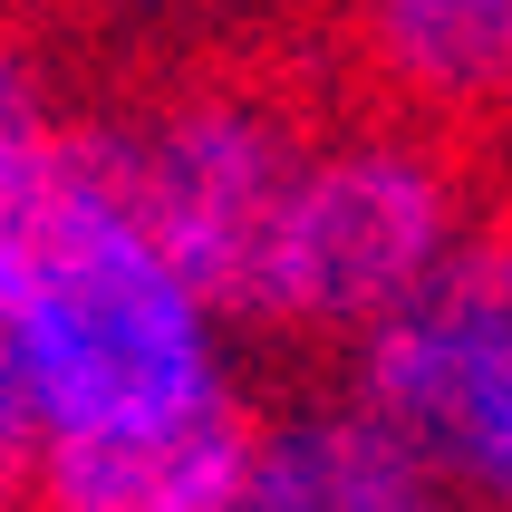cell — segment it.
Returning <instances> with one entry per match:
<instances>
[{"mask_svg": "<svg viewBox=\"0 0 512 512\" xmlns=\"http://www.w3.org/2000/svg\"><path fill=\"white\" fill-rule=\"evenodd\" d=\"M58 155H68L58 87H49V68H39V49L0 20V232L29 223V203L49 194Z\"/></svg>", "mask_w": 512, "mask_h": 512, "instance_id": "cell-8", "label": "cell"}, {"mask_svg": "<svg viewBox=\"0 0 512 512\" xmlns=\"http://www.w3.org/2000/svg\"><path fill=\"white\" fill-rule=\"evenodd\" d=\"M29 503V435L0 426V512H20Z\"/></svg>", "mask_w": 512, "mask_h": 512, "instance_id": "cell-10", "label": "cell"}, {"mask_svg": "<svg viewBox=\"0 0 512 512\" xmlns=\"http://www.w3.org/2000/svg\"><path fill=\"white\" fill-rule=\"evenodd\" d=\"M0 20H10V0H0Z\"/></svg>", "mask_w": 512, "mask_h": 512, "instance_id": "cell-11", "label": "cell"}, {"mask_svg": "<svg viewBox=\"0 0 512 512\" xmlns=\"http://www.w3.org/2000/svg\"><path fill=\"white\" fill-rule=\"evenodd\" d=\"M232 512H464L426 464H406L348 397H300L252 426Z\"/></svg>", "mask_w": 512, "mask_h": 512, "instance_id": "cell-6", "label": "cell"}, {"mask_svg": "<svg viewBox=\"0 0 512 512\" xmlns=\"http://www.w3.org/2000/svg\"><path fill=\"white\" fill-rule=\"evenodd\" d=\"M252 406L174 435H97V445H29L20 512H232L252 464Z\"/></svg>", "mask_w": 512, "mask_h": 512, "instance_id": "cell-7", "label": "cell"}, {"mask_svg": "<svg viewBox=\"0 0 512 512\" xmlns=\"http://www.w3.org/2000/svg\"><path fill=\"white\" fill-rule=\"evenodd\" d=\"M339 58L426 136H503L512 126V0H339Z\"/></svg>", "mask_w": 512, "mask_h": 512, "instance_id": "cell-5", "label": "cell"}, {"mask_svg": "<svg viewBox=\"0 0 512 512\" xmlns=\"http://www.w3.org/2000/svg\"><path fill=\"white\" fill-rule=\"evenodd\" d=\"M310 126L319 116L290 87L242 78V68H194V78L145 87L136 107L97 116L78 136L97 174L116 184V203L145 223V242L232 319Z\"/></svg>", "mask_w": 512, "mask_h": 512, "instance_id": "cell-3", "label": "cell"}, {"mask_svg": "<svg viewBox=\"0 0 512 512\" xmlns=\"http://www.w3.org/2000/svg\"><path fill=\"white\" fill-rule=\"evenodd\" d=\"M78 20H97V29H165V20H184L194 0H68Z\"/></svg>", "mask_w": 512, "mask_h": 512, "instance_id": "cell-9", "label": "cell"}, {"mask_svg": "<svg viewBox=\"0 0 512 512\" xmlns=\"http://www.w3.org/2000/svg\"><path fill=\"white\" fill-rule=\"evenodd\" d=\"M242 329L174 271L116 203L87 136L68 126L49 194L20 223V310H10V416L29 445L174 435L242 416Z\"/></svg>", "mask_w": 512, "mask_h": 512, "instance_id": "cell-1", "label": "cell"}, {"mask_svg": "<svg viewBox=\"0 0 512 512\" xmlns=\"http://www.w3.org/2000/svg\"><path fill=\"white\" fill-rule=\"evenodd\" d=\"M339 397L464 512H512V213H484L416 300L339 348Z\"/></svg>", "mask_w": 512, "mask_h": 512, "instance_id": "cell-4", "label": "cell"}, {"mask_svg": "<svg viewBox=\"0 0 512 512\" xmlns=\"http://www.w3.org/2000/svg\"><path fill=\"white\" fill-rule=\"evenodd\" d=\"M474 223H484V184L455 136H426L377 107L329 116V126H310L281 184V213L252 252L232 329L348 348L397 300H416Z\"/></svg>", "mask_w": 512, "mask_h": 512, "instance_id": "cell-2", "label": "cell"}]
</instances>
